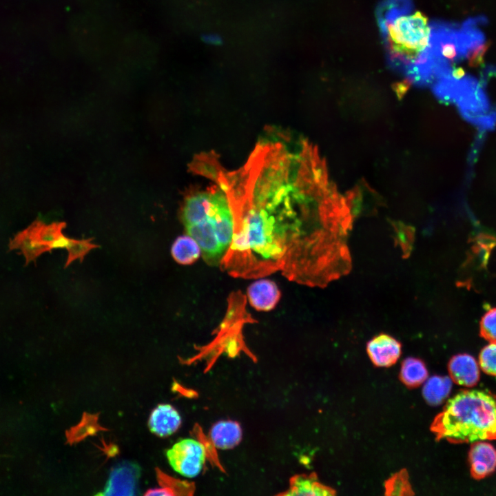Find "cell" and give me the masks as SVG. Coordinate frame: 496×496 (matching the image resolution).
Returning a JSON list of instances; mask_svg holds the SVG:
<instances>
[{
    "instance_id": "cell-1",
    "label": "cell",
    "mask_w": 496,
    "mask_h": 496,
    "mask_svg": "<svg viewBox=\"0 0 496 496\" xmlns=\"http://www.w3.org/2000/svg\"><path fill=\"white\" fill-rule=\"evenodd\" d=\"M291 143L286 137L259 143L246 164L227 176L234 229L225 260L246 279L280 271L305 285L338 242L323 205L327 175L302 143Z\"/></svg>"
},
{
    "instance_id": "cell-2",
    "label": "cell",
    "mask_w": 496,
    "mask_h": 496,
    "mask_svg": "<svg viewBox=\"0 0 496 496\" xmlns=\"http://www.w3.org/2000/svg\"><path fill=\"white\" fill-rule=\"evenodd\" d=\"M181 216L188 235L198 244L205 262L220 265L230 246L234 229L231 207L225 191L218 184V187L189 195Z\"/></svg>"
},
{
    "instance_id": "cell-3",
    "label": "cell",
    "mask_w": 496,
    "mask_h": 496,
    "mask_svg": "<svg viewBox=\"0 0 496 496\" xmlns=\"http://www.w3.org/2000/svg\"><path fill=\"white\" fill-rule=\"evenodd\" d=\"M431 431L437 441L453 444L496 440V399L484 391H461L435 416Z\"/></svg>"
},
{
    "instance_id": "cell-4",
    "label": "cell",
    "mask_w": 496,
    "mask_h": 496,
    "mask_svg": "<svg viewBox=\"0 0 496 496\" xmlns=\"http://www.w3.org/2000/svg\"><path fill=\"white\" fill-rule=\"evenodd\" d=\"M411 12L391 2H383L378 11L391 65L403 72L430 45L431 30L427 17L420 12Z\"/></svg>"
},
{
    "instance_id": "cell-5",
    "label": "cell",
    "mask_w": 496,
    "mask_h": 496,
    "mask_svg": "<svg viewBox=\"0 0 496 496\" xmlns=\"http://www.w3.org/2000/svg\"><path fill=\"white\" fill-rule=\"evenodd\" d=\"M431 25L430 48L433 54L447 61L455 63L466 58L469 48L468 38L462 25L436 22Z\"/></svg>"
},
{
    "instance_id": "cell-6",
    "label": "cell",
    "mask_w": 496,
    "mask_h": 496,
    "mask_svg": "<svg viewBox=\"0 0 496 496\" xmlns=\"http://www.w3.org/2000/svg\"><path fill=\"white\" fill-rule=\"evenodd\" d=\"M166 456L176 472L185 477L193 478L203 470L207 451L201 442L187 438L174 444L167 451Z\"/></svg>"
},
{
    "instance_id": "cell-7",
    "label": "cell",
    "mask_w": 496,
    "mask_h": 496,
    "mask_svg": "<svg viewBox=\"0 0 496 496\" xmlns=\"http://www.w3.org/2000/svg\"><path fill=\"white\" fill-rule=\"evenodd\" d=\"M141 469L138 464L124 461L116 464L100 495H134L138 493Z\"/></svg>"
},
{
    "instance_id": "cell-8",
    "label": "cell",
    "mask_w": 496,
    "mask_h": 496,
    "mask_svg": "<svg viewBox=\"0 0 496 496\" xmlns=\"http://www.w3.org/2000/svg\"><path fill=\"white\" fill-rule=\"evenodd\" d=\"M366 351L376 366L389 367L393 365L400 358L402 344L391 335L380 333L368 342Z\"/></svg>"
},
{
    "instance_id": "cell-9",
    "label": "cell",
    "mask_w": 496,
    "mask_h": 496,
    "mask_svg": "<svg viewBox=\"0 0 496 496\" xmlns=\"http://www.w3.org/2000/svg\"><path fill=\"white\" fill-rule=\"evenodd\" d=\"M468 461L471 476L475 479L484 478L496 468V449L489 443L476 442L470 448Z\"/></svg>"
},
{
    "instance_id": "cell-10",
    "label": "cell",
    "mask_w": 496,
    "mask_h": 496,
    "mask_svg": "<svg viewBox=\"0 0 496 496\" xmlns=\"http://www.w3.org/2000/svg\"><path fill=\"white\" fill-rule=\"evenodd\" d=\"M450 378L457 384L471 387L479 379V371L475 359L466 353L451 358L448 364Z\"/></svg>"
},
{
    "instance_id": "cell-11",
    "label": "cell",
    "mask_w": 496,
    "mask_h": 496,
    "mask_svg": "<svg viewBox=\"0 0 496 496\" xmlns=\"http://www.w3.org/2000/svg\"><path fill=\"white\" fill-rule=\"evenodd\" d=\"M181 425V417L174 406L167 404L158 405L151 413L148 426L154 434L167 437L174 433Z\"/></svg>"
},
{
    "instance_id": "cell-12",
    "label": "cell",
    "mask_w": 496,
    "mask_h": 496,
    "mask_svg": "<svg viewBox=\"0 0 496 496\" xmlns=\"http://www.w3.org/2000/svg\"><path fill=\"white\" fill-rule=\"evenodd\" d=\"M250 304L256 310L267 311L273 309L280 298V291L276 284L269 280L253 282L247 289Z\"/></svg>"
},
{
    "instance_id": "cell-13",
    "label": "cell",
    "mask_w": 496,
    "mask_h": 496,
    "mask_svg": "<svg viewBox=\"0 0 496 496\" xmlns=\"http://www.w3.org/2000/svg\"><path fill=\"white\" fill-rule=\"evenodd\" d=\"M282 495L327 496L335 495V490L321 484L316 473L300 474L293 476L287 491Z\"/></svg>"
},
{
    "instance_id": "cell-14",
    "label": "cell",
    "mask_w": 496,
    "mask_h": 496,
    "mask_svg": "<svg viewBox=\"0 0 496 496\" xmlns=\"http://www.w3.org/2000/svg\"><path fill=\"white\" fill-rule=\"evenodd\" d=\"M242 437L240 424L233 420H221L215 423L209 431V438L218 449H231L238 445Z\"/></svg>"
},
{
    "instance_id": "cell-15",
    "label": "cell",
    "mask_w": 496,
    "mask_h": 496,
    "mask_svg": "<svg viewBox=\"0 0 496 496\" xmlns=\"http://www.w3.org/2000/svg\"><path fill=\"white\" fill-rule=\"evenodd\" d=\"M174 260L183 265L195 262L201 254V249L196 241L189 235L178 236L171 248Z\"/></svg>"
},
{
    "instance_id": "cell-16",
    "label": "cell",
    "mask_w": 496,
    "mask_h": 496,
    "mask_svg": "<svg viewBox=\"0 0 496 496\" xmlns=\"http://www.w3.org/2000/svg\"><path fill=\"white\" fill-rule=\"evenodd\" d=\"M452 387V380L447 376L433 375L426 381L422 389V395L430 405L441 404L449 395Z\"/></svg>"
},
{
    "instance_id": "cell-17",
    "label": "cell",
    "mask_w": 496,
    "mask_h": 496,
    "mask_svg": "<svg viewBox=\"0 0 496 496\" xmlns=\"http://www.w3.org/2000/svg\"><path fill=\"white\" fill-rule=\"evenodd\" d=\"M11 247L21 249L27 260H33L41 254L49 251L39 240L34 224L20 233L11 242Z\"/></svg>"
},
{
    "instance_id": "cell-18",
    "label": "cell",
    "mask_w": 496,
    "mask_h": 496,
    "mask_svg": "<svg viewBox=\"0 0 496 496\" xmlns=\"http://www.w3.org/2000/svg\"><path fill=\"white\" fill-rule=\"evenodd\" d=\"M428 378L425 364L420 359L407 358L402 363L400 378L409 388H415L424 383Z\"/></svg>"
},
{
    "instance_id": "cell-19",
    "label": "cell",
    "mask_w": 496,
    "mask_h": 496,
    "mask_svg": "<svg viewBox=\"0 0 496 496\" xmlns=\"http://www.w3.org/2000/svg\"><path fill=\"white\" fill-rule=\"evenodd\" d=\"M385 495H412L414 494L409 482V475L405 469L393 475L385 482Z\"/></svg>"
},
{
    "instance_id": "cell-20",
    "label": "cell",
    "mask_w": 496,
    "mask_h": 496,
    "mask_svg": "<svg viewBox=\"0 0 496 496\" xmlns=\"http://www.w3.org/2000/svg\"><path fill=\"white\" fill-rule=\"evenodd\" d=\"M92 240V238L83 240L69 238L68 244L65 248L68 253L65 267H68L74 260H83L88 252L98 247V245L94 244Z\"/></svg>"
},
{
    "instance_id": "cell-21",
    "label": "cell",
    "mask_w": 496,
    "mask_h": 496,
    "mask_svg": "<svg viewBox=\"0 0 496 496\" xmlns=\"http://www.w3.org/2000/svg\"><path fill=\"white\" fill-rule=\"evenodd\" d=\"M36 232L39 240L42 244L46 246L49 251L52 245L60 238L62 234L63 223H53L51 225H43L41 223H35Z\"/></svg>"
},
{
    "instance_id": "cell-22",
    "label": "cell",
    "mask_w": 496,
    "mask_h": 496,
    "mask_svg": "<svg viewBox=\"0 0 496 496\" xmlns=\"http://www.w3.org/2000/svg\"><path fill=\"white\" fill-rule=\"evenodd\" d=\"M479 362L484 373L496 376V342H491L482 349Z\"/></svg>"
},
{
    "instance_id": "cell-23",
    "label": "cell",
    "mask_w": 496,
    "mask_h": 496,
    "mask_svg": "<svg viewBox=\"0 0 496 496\" xmlns=\"http://www.w3.org/2000/svg\"><path fill=\"white\" fill-rule=\"evenodd\" d=\"M479 328L482 338L489 342H496V308L490 309L483 316Z\"/></svg>"
},
{
    "instance_id": "cell-24",
    "label": "cell",
    "mask_w": 496,
    "mask_h": 496,
    "mask_svg": "<svg viewBox=\"0 0 496 496\" xmlns=\"http://www.w3.org/2000/svg\"><path fill=\"white\" fill-rule=\"evenodd\" d=\"M491 42L486 41L483 44L470 50L466 56L471 67L477 68L484 62V56L490 46Z\"/></svg>"
},
{
    "instance_id": "cell-25",
    "label": "cell",
    "mask_w": 496,
    "mask_h": 496,
    "mask_svg": "<svg viewBox=\"0 0 496 496\" xmlns=\"http://www.w3.org/2000/svg\"><path fill=\"white\" fill-rule=\"evenodd\" d=\"M201 39L206 43L220 45L223 44V39L218 34H203Z\"/></svg>"
},
{
    "instance_id": "cell-26",
    "label": "cell",
    "mask_w": 496,
    "mask_h": 496,
    "mask_svg": "<svg viewBox=\"0 0 496 496\" xmlns=\"http://www.w3.org/2000/svg\"><path fill=\"white\" fill-rule=\"evenodd\" d=\"M145 495H173L175 493L169 488H154L147 491Z\"/></svg>"
}]
</instances>
